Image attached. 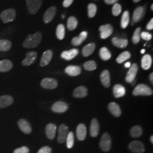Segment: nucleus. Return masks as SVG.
<instances>
[{
  "instance_id": "nucleus-42",
  "label": "nucleus",
  "mask_w": 153,
  "mask_h": 153,
  "mask_svg": "<svg viewBox=\"0 0 153 153\" xmlns=\"http://www.w3.org/2000/svg\"><path fill=\"white\" fill-rule=\"evenodd\" d=\"M66 145H67L68 148L71 149L73 148L74 143V136L72 131L69 132L68 136L66 139Z\"/></svg>"
},
{
  "instance_id": "nucleus-56",
  "label": "nucleus",
  "mask_w": 153,
  "mask_h": 153,
  "mask_svg": "<svg viewBox=\"0 0 153 153\" xmlns=\"http://www.w3.org/2000/svg\"><path fill=\"white\" fill-rule=\"evenodd\" d=\"M151 9H152V10H153V5H152V6H151Z\"/></svg>"
},
{
  "instance_id": "nucleus-52",
  "label": "nucleus",
  "mask_w": 153,
  "mask_h": 153,
  "mask_svg": "<svg viewBox=\"0 0 153 153\" xmlns=\"http://www.w3.org/2000/svg\"><path fill=\"white\" fill-rule=\"evenodd\" d=\"M136 79L135 78V79L131 82V85H134L136 83Z\"/></svg>"
},
{
  "instance_id": "nucleus-2",
  "label": "nucleus",
  "mask_w": 153,
  "mask_h": 153,
  "mask_svg": "<svg viewBox=\"0 0 153 153\" xmlns=\"http://www.w3.org/2000/svg\"><path fill=\"white\" fill-rule=\"evenodd\" d=\"M133 94L134 96L151 95L153 94V90L151 88L146 85L139 84L134 89Z\"/></svg>"
},
{
  "instance_id": "nucleus-28",
  "label": "nucleus",
  "mask_w": 153,
  "mask_h": 153,
  "mask_svg": "<svg viewBox=\"0 0 153 153\" xmlns=\"http://www.w3.org/2000/svg\"><path fill=\"white\" fill-rule=\"evenodd\" d=\"M108 109L111 114L115 117H119L121 114L120 106L115 102H111L108 104Z\"/></svg>"
},
{
  "instance_id": "nucleus-38",
  "label": "nucleus",
  "mask_w": 153,
  "mask_h": 153,
  "mask_svg": "<svg viewBox=\"0 0 153 153\" xmlns=\"http://www.w3.org/2000/svg\"><path fill=\"white\" fill-rule=\"evenodd\" d=\"M11 47V43L9 40H0V51H7Z\"/></svg>"
},
{
  "instance_id": "nucleus-14",
  "label": "nucleus",
  "mask_w": 153,
  "mask_h": 153,
  "mask_svg": "<svg viewBox=\"0 0 153 153\" xmlns=\"http://www.w3.org/2000/svg\"><path fill=\"white\" fill-rule=\"evenodd\" d=\"M145 13V8L143 6H139L134 11L132 21L134 23L139 22L144 16Z\"/></svg>"
},
{
  "instance_id": "nucleus-47",
  "label": "nucleus",
  "mask_w": 153,
  "mask_h": 153,
  "mask_svg": "<svg viewBox=\"0 0 153 153\" xmlns=\"http://www.w3.org/2000/svg\"><path fill=\"white\" fill-rule=\"evenodd\" d=\"M74 0H64L63 2V6L65 7H68L71 5Z\"/></svg>"
},
{
  "instance_id": "nucleus-30",
  "label": "nucleus",
  "mask_w": 153,
  "mask_h": 153,
  "mask_svg": "<svg viewBox=\"0 0 153 153\" xmlns=\"http://www.w3.org/2000/svg\"><path fill=\"white\" fill-rule=\"evenodd\" d=\"M113 44L120 48H125L128 44V40L125 39L114 38L112 40Z\"/></svg>"
},
{
  "instance_id": "nucleus-15",
  "label": "nucleus",
  "mask_w": 153,
  "mask_h": 153,
  "mask_svg": "<svg viewBox=\"0 0 153 153\" xmlns=\"http://www.w3.org/2000/svg\"><path fill=\"white\" fill-rule=\"evenodd\" d=\"M76 137L78 140L83 141L86 137V127L83 124H79L77 126L76 131Z\"/></svg>"
},
{
  "instance_id": "nucleus-23",
  "label": "nucleus",
  "mask_w": 153,
  "mask_h": 153,
  "mask_svg": "<svg viewBox=\"0 0 153 153\" xmlns=\"http://www.w3.org/2000/svg\"><path fill=\"white\" fill-rule=\"evenodd\" d=\"M56 129L57 126L54 124L49 123L47 126L45 128V133L49 139L53 140L55 138Z\"/></svg>"
},
{
  "instance_id": "nucleus-10",
  "label": "nucleus",
  "mask_w": 153,
  "mask_h": 153,
  "mask_svg": "<svg viewBox=\"0 0 153 153\" xmlns=\"http://www.w3.org/2000/svg\"><path fill=\"white\" fill-rule=\"evenodd\" d=\"M99 31L100 32V38L105 39L108 38L109 36L112 35L114 31V29L111 25L107 24L101 26L99 28Z\"/></svg>"
},
{
  "instance_id": "nucleus-17",
  "label": "nucleus",
  "mask_w": 153,
  "mask_h": 153,
  "mask_svg": "<svg viewBox=\"0 0 153 153\" xmlns=\"http://www.w3.org/2000/svg\"><path fill=\"white\" fill-rule=\"evenodd\" d=\"M18 124L23 132L26 134H30L32 131V128L28 121L25 119H21L18 121Z\"/></svg>"
},
{
  "instance_id": "nucleus-6",
  "label": "nucleus",
  "mask_w": 153,
  "mask_h": 153,
  "mask_svg": "<svg viewBox=\"0 0 153 153\" xmlns=\"http://www.w3.org/2000/svg\"><path fill=\"white\" fill-rule=\"evenodd\" d=\"M41 86L46 89H55L58 86V82L55 78H45L41 82Z\"/></svg>"
},
{
  "instance_id": "nucleus-39",
  "label": "nucleus",
  "mask_w": 153,
  "mask_h": 153,
  "mask_svg": "<svg viewBox=\"0 0 153 153\" xmlns=\"http://www.w3.org/2000/svg\"><path fill=\"white\" fill-rule=\"evenodd\" d=\"M83 68L88 71H93L97 69V65L94 61H88L84 64Z\"/></svg>"
},
{
  "instance_id": "nucleus-51",
  "label": "nucleus",
  "mask_w": 153,
  "mask_h": 153,
  "mask_svg": "<svg viewBox=\"0 0 153 153\" xmlns=\"http://www.w3.org/2000/svg\"><path fill=\"white\" fill-rule=\"evenodd\" d=\"M131 62H126V64H125V67L126 68H130L131 67Z\"/></svg>"
},
{
  "instance_id": "nucleus-9",
  "label": "nucleus",
  "mask_w": 153,
  "mask_h": 153,
  "mask_svg": "<svg viewBox=\"0 0 153 153\" xmlns=\"http://www.w3.org/2000/svg\"><path fill=\"white\" fill-rule=\"evenodd\" d=\"M138 71V67L137 64H133L131 66L128 71L127 72L126 81L128 83H131L135 78Z\"/></svg>"
},
{
  "instance_id": "nucleus-31",
  "label": "nucleus",
  "mask_w": 153,
  "mask_h": 153,
  "mask_svg": "<svg viewBox=\"0 0 153 153\" xmlns=\"http://www.w3.org/2000/svg\"><path fill=\"white\" fill-rule=\"evenodd\" d=\"M95 49V44L94 43L85 45L82 49V54L85 57H88L91 55Z\"/></svg>"
},
{
  "instance_id": "nucleus-1",
  "label": "nucleus",
  "mask_w": 153,
  "mask_h": 153,
  "mask_svg": "<svg viewBox=\"0 0 153 153\" xmlns=\"http://www.w3.org/2000/svg\"><path fill=\"white\" fill-rule=\"evenodd\" d=\"M42 39V33L37 32L33 35H29L23 43V46L26 48H34L40 43Z\"/></svg>"
},
{
  "instance_id": "nucleus-45",
  "label": "nucleus",
  "mask_w": 153,
  "mask_h": 153,
  "mask_svg": "<svg viewBox=\"0 0 153 153\" xmlns=\"http://www.w3.org/2000/svg\"><path fill=\"white\" fill-rule=\"evenodd\" d=\"M141 38L145 40L149 41L152 39V35L148 32H142L141 33Z\"/></svg>"
},
{
  "instance_id": "nucleus-11",
  "label": "nucleus",
  "mask_w": 153,
  "mask_h": 153,
  "mask_svg": "<svg viewBox=\"0 0 153 153\" xmlns=\"http://www.w3.org/2000/svg\"><path fill=\"white\" fill-rule=\"evenodd\" d=\"M57 12V9L55 6H51L48 8L44 13L43 19L45 23L51 22L55 18Z\"/></svg>"
},
{
  "instance_id": "nucleus-34",
  "label": "nucleus",
  "mask_w": 153,
  "mask_h": 153,
  "mask_svg": "<svg viewBox=\"0 0 153 153\" xmlns=\"http://www.w3.org/2000/svg\"><path fill=\"white\" fill-rule=\"evenodd\" d=\"M78 25V21L74 16H71L68 18L67 22V27L70 31L75 30Z\"/></svg>"
},
{
  "instance_id": "nucleus-3",
  "label": "nucleus",
  "mask_w": 153,
  "mask_h": 153,
  "mask_svg": "<svg viewBox=\"0 0 153 153\" xmlns=\"http://www.w3.org/2000/svg\"><path fill=\"white\" fill-rule=\"evenodd\" d=\"M1 19L4 23L13 21L16 17V12L14 9L10 8L2 11L1 14Z\"/></svg>"
},
{
  "instance_id": "nucleus-43",
  "label": "nucleus",
  "mask_w": 153,
  "mask_h": 153,
  "mask_svg": "<svg viewBox=\"0 0 153 153\" xmlns=\"http://www.w3.org/2000/svg\"><path fill=\"white\" fill-rule=\"evenodd\" d=\"M121 6L117 3L115 4L113 7H112V14L114 16H118L119 15H120V14L121 12Z\"/></svg>"
},
{
  "instance_id": "nucleus-35",
  "label": "nucleus",
  "mask_w": 153,
  "mask_h": 153,
  "mask_svg": "<svg viewBox=\"0 0 153 153\" xmlns=\"http://www.w3.org/2000/svg\"><path fill=\"white\" fill-rule=\"evenodd\" d=\"M99 55L100 58L104 61L108 60L111 57V53L106 47H103L100 49Z\"/></svg>"
},
{
  "instance_id": "nucleus-12",
  "label": "nucleus",
  "mask_w": 153,
  "mask_h": 153,
  "mask_svg": "<svg viewBox=\"0 0 153 153\" xmlns=\"http://www.w3.org/2000/svg\"><path fill=\"white\" fill-rule=\"evenodd\" d=\"M68 105L65 102L59 101L56 102L52 107V110L56 113H63L68 109Z\"/></svg>"
},
{
  "instance_id": "nucleus-5",
  "label": "nucleus",
  "mask_w": 153,
  "mask_h": 153,
  "mask_svg": "<svg viewBox=\"0 0 153 153\" xmlns=\"http://www.w3.org/2000/svg\"><path fill=\"white\" fill-rule=\"evenodd\" d=\"M100 147L104 152H108L111 147V138L108 133H105L102 136L100 142Z\"/></svg>"
},
{
  "instance_id": "nucleus-57",
  "label": "nucleus",
  "mask_w": 153,
  "mask_h": 153,
  "mask_svg": "<svg viewBox=\"0 0 153 153\" xmlns=\"http://www.w3.org/2000/svg\"><path fill=\"white\" fill-rule=\"evenodd\" d=\"M64 18H65V15H62V18L64 19Z\"/></svg>"
},
{
  "instance_id": "nucleus-4",
  "label": "nucleus",
  "mask_w": 153,
  "mask_h": 153,
  "mask_svg": "<svg viewBox=\"0 0 153 153\" xmlns=\"http://www.w3.org/2000/svg\"><path fill=\"white\" fill-rule=\"evenodd\" d=\"M28 10L31 14H35L42 5V0H26Z\"/></svg>"
},
{
  "instance_id": "nucleus-44",
  "label": "nucleus",
  "mask_w": 153,
  "mask_h": 153,
  "mask_svg": "<svg viewBox=\"0 0 153 153\" xmlns=\"http://www.w3.org/2000/svg\"><path fill=\"white\" fill-rule=\"evenodd\" d=\"M14 153H29V149L26 146L18 148L14 151Z\"/></svg>"
},
{
  "instance_id": "nucleus-29",
  "label": "nucleus",
  "mask_w": 153,
  "mask_h": 153,
  "mask_svg": "<svg viewBox=\"0 0 153 153\" xmlns=\"http://www.w3.org/2000/svg\"><path fill=\"white\" fill-rule=\"evenodd\" d=\"M13 66L11 61L3 60L0 61V72H6L10 71Z\"/></svg>"
},
{
  "instance_id": "nucleus-50",
  "label": "nucleus",
  "mask_w": 153,
  "mask_h": 153,
  "mask_svg": "<svg viewBox=\"0 0 153 153\" xmlns=\"http://www.w3.org/2000/svg\"><path fill=\"white\" fill-rule=\"evenodd\" d=\"M149 79H150V81H151L152 82V83L153 84V73H152L150 74V76H149Z\"/></svg>"
},
{
  "instance_id": "nucleus-24",
  "label": "nucleus",
  "mask_w": 153,
  "mask_h": 153,
  "mask_svg": "<svg viewBox=\"0 0 153 153\" xmlns=\"http://www.w3.org/2000/svg\"><path fill=\"white\" fill-rule=\"evenodd\" d=\"M113 93L115 98H119L123 97L126 94V88L120 84H117L114 86Z\"/></svg>"
},
{
  "instance_id": "nucleus-32",
  "label": "nucleus",
  "mask_w": 153,
  "mask_h": 153,
  "mask_svg": "<svg viewBox=\"0 0 153 153\" xmlns=\"http://www.w3.org/2000/svg\"><path fill=\"white\" fill-rule=\"evenodd\" d=\"M143 130L142 128L139 126H134L131 129V136L133 138H138L142 136Z\"/></svg>"
},
{
  "instance_id": "nucleus-37",
  "label": "nucleus",
  "mask_w": 153,
  "mask_h": 153,
  "mask_svg": "<svg viewBox=\"0 0 153 153\" xmlns=\"http://www.w3.org/2000/svg\"><path fill=\"white\" fill-rule=\"evenodd\" d=\"M131 57V53L128 51H124L119 55L117 58L116 59V61L119 64H121L124 61L128 60Z\"/></svg>"
},
{
  "instance_id": "nucleus-26",
  "label": "nucleus",
  "mask_w": 153,
  "mask_h": 153,
  "mask_svg": "<svg viewBox=\"0 0 153 153\" xmlns=\"http://www.w3.org/2000/svg\"><path fill=\"white\" fill-rule=\"evenodd\" d=\"M99 132V124L97 119H93L90 126V134L93 137H97Z\"/></svg>"
},
{
  "instance_id": "nucleus-55",
  "label": "nucleus",
  "mask_w": 153,
  "mask_h": 153,
  "mask_svg": "<svg viewBox=\"0 0 153 153\" xmlns=\"http://www.w3.org/2000/svg\"><path fill=\"white\" fill-rule=\"evenodd\" d=\"M141 0H133V1L134 2H136V3H137V2H140V1H141Z\"/></svg>"
},
{
  "instance_id": "nucleus-53",
  "label": "nucleus",
  "mask_w": 153,
  "mask_h": 153,
  "mask_svg": "<svg viewBox=\"0 0 153 153\" xmlns=\"http://www.w3.org/2000/svg\"><path fill=\"white\" fill-rule=\"evenodd\" d=\"M145 49H141V53L142 54H143V53H145Z\"/></svg>"
},
{
  "instance_id": "nucleus-22",
  "label": "nucleus",
  "mask_w": 153,
  "mask_h": 153,
  "mask_svg": "<svg viewBox=\"0 0 153 153\" xmlns=\"http://www.w3.org/2000/svg\"><path fill=\"white\" fill-rule=\"evenodd\" d=\"M88 33L86 31H82L78 36L74 37L71 40V44L74 46H78L82 44L88 37Z\"/></svg>"
},
{
  "instance_id": "nucleus-19",
  "label": "nucleus",
  "mask_w": 153,
  "mask_h": 153,
  "mask_svg": "<svg viewBox=\"0 0 153 153\" xmlns=\"http://www.w3.org/2000/svg\"><path fill=\"white\" fill-rule=\"evenodd\" d=\"M82 69L80 66H78L70 65L66 68V73L71 76H75L79 75L81 73Z\"/></svg>"
},
{
  "instance_id": "nucleus-25",
  "label": "nucleus",
  "mask_w": 153,
  "mask_h": 153,
  "mask_svg": "<svg viewBox=\"0 0 153 153\" xmlns=\"http://www.w3.org/2000/svg\"><path fill=\"white\" fill-rule=\"evenodd\" d=\"M13 98L10 95H2L0 97V108L7 107L13 103Z\"/></svg>"
},
{
  "instance_id": "nucleus-27",
  "label": "nucleus",
  "mask_w": 153,
  "mask_h": 153,
  "mask_svg": "<svg viewBox=\"0 0 153 153\" xmlns=\"http://www.w3.org/2000/svg\"><path fill=\"white\" fill-rule=\"evenodd\" d=\"M152 64V58L150 55H145L142 57L141 59V66L144 70L149 69Z\"/></svg>"
},
{
  "instance_id": "nucleus-46",
  "label": "nucleus",
  "mask_w": 153,
  "mask_h": 153,
  "mask_svg": "<svg viewBox=\"0 0 153 153\" xmlns=\"http://www.w3.org/2000/svg\"><path fill=\"white\" fill-rule=\"evenodd\" d=\"M52 149L48 146H45L41 148L38 151V153H51Z\"/></svg>"
},
{
  "instance_id": "nucleus-13",
  "label": "nucleus",
  "mask_w": 153,
  "mask_h": 153,
  "mask_svg": "<svg viewBox=\"0 0 153 153\" xmlns=\"http://www.w3.org/2000/svg\"><path fill=\"white\" fill-rule=\"evenodd\" d=\"M38 54L35 52H29L26 54V57L22 62V65L29 66L33 64L37 59Z\"/></svg>"
},
{
  "instance_id": "nucleus-40",
  "label": "nucleus",
  "mask_w": 153,
  "mask_h": 153,
  "mask_svg": "<svg viewBox=\"0 0 153 153\" xmlns=\"http://www.w3.org/2000/svg\"><path fill=\"white\" fill-rule=\"evenodd\" d=\"M141 29L140 27L137 28L134 31L132 36V42L134 44H138L140 42L141 39Z\"/></svg>"
},
{
  "instance_id": "nucleus-8",
  "label": "nucleus",
  "mask_w": 153,
  "mask_h": 153,
  "mask_svg": "<svg viewBox=\"0 0 153 153\" xmlns=\"http://www.w3.org/2000/svg\"><path fill=\"white\" fill-rule=\"evenodd\" d=\"M129 148L134 153H143L145 150L144 145L140 141H133L131 142L129 145Z\"/></svg>"
},
{
  "instance_id": "nucleus-7",
  "label": "nucleus",
  "mask_w": 153,
  "mask_h": 153,
  "mask_svg": "<svg viewBox=\"0 0 153 153\" xmlns=\"http://www.w3.org/2000/svg\"><path fill=\"white\" fill-rule=\"evenodd\" d=\"M69 133V130L68 126L65 124H61L59 128L58 131V142L60 143H62L66 141V137Z\"/></svg>"
},
{
  "instance_id": "nucleus-16",
  "label": "nucleus",
  "mask_w": 153,
  "mask_h": 153,
  "mask_svg": "<svg viewBox=\"0 0 153 153\" xmlns=\"http://www.w3.org/2000/svg\"><path fill=\"white\" fill-rule=\"evenodd\" d=\"M79 53V51L77 49L74 48L69 51H65L62 52L61 56L62 59L66 60H71L76 57Z\"/></svg>"
},
{
  "instance_id": "nucleus-49",
  "label": "nucleus",
  "mask_w": 153,
  "mask_h": 153,
  "mask_svg": "<svg viewBox=\"0 0 153 153\" xmlns=\"http://www.w3.org/2000/svg\"><path fill=\"white\" fill-rule=\"evenodd\" d=\"M119 0H104L105 2L107 4L111 5V4H115L116 3H117V2Z\"/></svg>"
},
{
  "instance_id": "nucleus-41",
  "label": "nucleus",
  "mask_w": 153,
  "mask_h": 153,
  "mask_svg": "<svg viewBox=\"0 0 153 153\" xmlns=\"http://www.w3.org/2000/svg\"><path fill=\"white\" fill-rule=\"evenodd\" d=\"M97 11V7L95 4L91 3L88 6V16L89 18H92L95 16Z\"/></svg>"
},
{
  "instance_id": "nucleus-54",
  "label": "nucleus",
  "mask_w": 153,
  "mask_h": 153,
  "mask_svg": "<svg viewBox=\"0 0 153 153\" xmlns=\"http://www.w3.org/2000/svg\"><path fill=\"white\" fill-rule=\"evenodd\" d=\"M150 141L151 142L153 143V136H152L151 137H150Z\"/></svg>"
},
{
  "instance_id": "nucleus-20",
  "label": "nucleus",
  "mask_w": 153,
  "mask_h": 153,
  "mask_svg": "<svg viewBox=\"0 0 153 153\" xmlns=\"http://www.w3.org/2000/svg\"><path fill=\"white\" fill-rule=\"evenodd\" d=\"M88 88L85 86H81L76 88L73 91V96L76 98H82L88 95Z\"/></svg>"
},
{
  "instance_id": "nucleus-21",
  "label": "nucleus",
  "mask_w": 153,
  "mask_h": 153,
  "mask_svg": "<svg viewBox=\"0 0 153 153\" xmlns=\"http://www.w3.org/2000/svg\"><path fill=\"white\" fill-rule=\"evenodd\" d=\"M100 77L101 82L104 87L106 88H109L111 85V78L109 71L107 70H104L102 72Z\"/></svg>"
},
{
  "instance_id": "nucleus-36",
  "label": "nucleus",
  "mask_w": 153,
  "mask_h": 153,
  "mask_svg": "<svg viewBox=\"0 0 153 153\" xmlns=\"http://www.w3.org/2000/svg\"><path fill=\"white\" fill-rule=\"evenodd\" d=\"M65 35V28L64 25L60 24L56 28V36L59 40H62Z\"/></svg>"
},
{
  "instance_id": "nucleus-48",
  "label": "nucleus",
  "mask_w": 153,
  "mask_h": 153,
  "mask_svg": "<svg viewBox=\"0 0 153 153\" xmlns=\"http://www.w3.org/2000/svg\"><path fill=\"white\" fill-rule=\"evenodd\" d=\"M146 28L148 30H152L153 28V19L152 18L149 22L148 23L147 26H146Z\"/></svg>"
},
{
  "instance_id": "nucleus-18",
  "label": "nucleus",
  "mask_w": 153,
  "mask_h": 153,
  "mask_svg": "<svg viewBox=\"0 0 153 153\" xmlns=\"http://www.w3.org/2000/svg\"><path fill=\"white\" fill-rule=\"evenodd\" d=\"M53 56V52L51 50H47L45 51L42 55L41 61H40V66H45L48 65L49 62L52 60Z\"/></svg>"
},
{
  "instance_id": "nucleus-33",
  "label": "nucleus",
  "mask_w": 153,
  "mask_h": 153,
  "mask_svg": "<svg viewBox=\"0 0 153 153\" xmlns=\"http://www.w3.org/2000/svg\"><path fill=\"white\" fill-rule=\"evenodd\" d=\"M129 23V13L128 11H125L123 14L121 20V26L122 28H126L128 27Z\"/></svg>"
}]
</instances>
